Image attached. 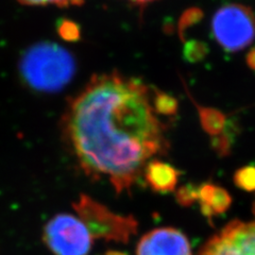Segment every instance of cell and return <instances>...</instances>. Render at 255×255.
Returning <instances> with one entry per match:
<instances>
[{
    "label": "cell",
    "mask_w": 255,
    "mask_h": 255,
    "mask_svg": "<svg viewBox=\"0 0 255 255\" xmlns=\"http://www.w3.org/2000/svg\"><path fill=\"white\" fill-rule=\"evenodd\" d=\"M154 94L118 71L95 75L62 116L64 141L80 168L93 180L109 179L118 195L130 191L147 163L168 148Z\"/></svg>",
    "instance_id": "cell-1"
},
{
    "label": "cell",
    "mask_w": 255,
    "mask_h": 255,
    "mask_svg": "<svg viewBox=\"0 0 255 255\" xmlns=\"http://www.w3.org/2000/svg\"><path fill=\"white\" fill-rule=\"evenodd\" d=\"M19 70L32 90L53 93L62 90L73 79L76 62L65 48L54 43H39L23 53Z\"/></svg>",
    "instance_id": "cell-2"
},
{
    "label": "cell",
    "mask_w": 255,
    "mask_h": 255,
    "mask_svg": "<svg viewBox=\"0 0 255 255\" xmlns=\"http://www.w3.org/2000/svg\"><path fill=\"white\" fill-rule=\"evenodd\" d=\"M73 207L93 239L128 244L131 237L137 233L138 222L132 215L123 216L113 213L90 196L82 194L73 203Z\"/></svg>",
    "instance_id": "cell-3"
},
{
    "label": "cell",
    "mask_w": 255,
    "mask_h": 255,
    "mask_svg": "<svg viewBox=\"0 0 255 255\" xmlns=\"http://www.w3.org/2000/svg\"><path fill=\"white\" fill-rule=\"evenodd\" d=\"M43 241L53 255H89L94 239L78 216L61 213L45 225Z\"/></svg>",
    "instance_id": "cell-4"
},
{
    "label": "cell",
    "mask_w": 255,
    "mask_h": 255,
    "mask_svg": "<svg viewBox=\"0 0 255 255\" xmlns=\"http://www.w3.org/2000/svg\"><path fill=\"white\" fill-rule=\"evenodd\" d=\"M213 33L227 51H239L250 45L255 37V17L242 4L222 6L214 15Z\"/></svg>",
    "instance_id": "cell-5"
},
{
    "label": "cell",
    "mask_w": 255,
    "mask_h": 255,
    "mask_svg": "<svg viewBox=\"0 0 255 255\" xmlns=\"http://www.w3.org/2000/svg\"><path fill=\"white\" fill-rule=\"evenodd\" d=\"M198 255H255V221L229 223L202 247Z\"/></svg>",
    "instance_id": "cell-6"
},
{
    "label": "cell",
    "mask_w": 255,
    "mask_h": 255,
    "mask_svg": "<svg viewBox=\"0 0 255 255\" xmlns=\"http://www.w3.org/2000/svg\"><path fill=\"white\" fill-rule=\"evenodd\" d=\"M135 255H193L187 236L182 231L157 228L142 235L136 246Z\"/></svg>",
    "instance_id": "cell-7"
},
{
    "label": "cell",
    "mask_w": 255,
    "mask_h": 255,
    "mask_svg": "<svg viewBox=\"0 0 255 255\" xmlns=\"http://www.w3.org/2000/svg\"><path fill=\"white\" fill-rule=\"evenodd\" d=\"M146 183L156 193H170L178 185L180 172L168 163L151 159L142 171Z\"/></svg>",
    "instance_id": "cell-8"
},
{
    "label": "cell",
    "mask_w": 255,
    "mask_h": 255,
    "mask_svg": "<svg viewBox=\"0 0 255 255\" xmlns=\"http://www.w3.org/2000/svg\"><path fill=\"white\" fill-rule=\"evenodd\" d=\"M198 200L200 202L201 212L209 220L225 213L232 202L230 194L225 188L212 183H205L198 187Z\"/></svg>",
    "instance_id": "cell-9"
},
{
    "label": "cell",
    "mask_w": 255,
    "mask_h": 255,
    "mask_svg": "<svg viewBox=\"0 0 255 255\" xmlns=\"http://www.w3.org/2000/svg\"><path fill=\"white\" fill-rule=\"evenodd\" d=\"M200 119L204 130L212 135L219 134L225 126V118L222 114L211 109H201Z\"/></svg>",
    "instance_id": "cell-10"
},
{
    "label": "cell",
    "mask_w": 255,
    "mask_h": 255,
    "mask_svg": "<svg viewBox=\"0 0 255 255\" xmlns=\"http://www.w3.org/2000/svg\"><path fill=\"white\" fill-rule=\"evenodd\" d=\"M25 6H58V7H74L81 6L85 0H16Z\"/></svg>",
    "instance_id": "cell-11"
},
{
    "label": "cell",
    "mask_w": 255,
    "mask_h": 255,
    "mask_svg": "<svg viewBox=\"0 0 255 255\" xmlns=\"http://www.w3.org/2000/svg\"><path fill=\"white\" fill-rule=\"evenodd\" d=\"M154 108L157 114L173 115L177 112L178 103L170 96L155 92L154 94Z\"/></svg>",
    "instance_id": "cell-12"
},
{
    "label": "cell",
    "mask_w": 255,
    "mask_h": 255,
    "mask_svg": "<svg viewBox=\"0 0 255 255\" xmlns=\"http://www.w3.org/2000/svg\"><path fill=\"white\" fill-rule=\"evenodd\" d=\"M234 181L239 188L247 191L255 190V167L248 166L237 170Z\"/></svg>",
    "instance_id": "cell-13"
},
{
    "label": "cell",
    "mask_w": 255,
    "mask_h": 255,
    "mask_svg": "<svg viewBox=\"0 0 255 255\" xmlns=\"http://www.w3.org/2000/svg\"><path fill=\"white\" fill-rule=\"evenodd\" d=\"M58 33L66 42H77L81 37V29L73 20L62 19L58 25Z\"/></svg>",
    "instance_id": "cell-14"
},
{
    "label": "cell",
    "mask_w": 255,
    "mask_h": 255,
    "mask_svg": "<svg viewBox=\"0 0 255 255\" xmlns=\"http://www.w3.org/2000/svg\"><path fill=\"white\" fill-rule=\"evenodd\" d=\"M179 204L183 206H190L198 200V187L193 184L181 186L175 194Z\"/></svg>",
    "instance_id": "cell-15"
},
{
    "label": "cell",
    "mask_w": 255,
    "mask_h": 255,
    "mask_svg": "<svg viewBox=\"0 0 255 255\" xmlns=\"http://www.w3.org/2000/svg\"><path fill=\"white\" fill-rule=\"evenodd\" d=\"M128 1L136 4V5H147L151 2L156 1V0H128Z\"/></svg>",
    "instance_id": "cell-16"
},
{
    "label": "cell",
    "mask_w": 255,
    "mask_h": 255,
    "mask_svg": "<svg viewBox=\"0 0 255 255\" xmlns=\"http://www.w3.org/2000/svg\"><path fill=\"white\" fill-rule=\"evenodd\" d=\"M106 255H129V254L126 253V252H122V251H114V250H112V251H108V252L106 253Z\"/></svg>",
    "instance_id": "cell-17"
}]
</instances>
